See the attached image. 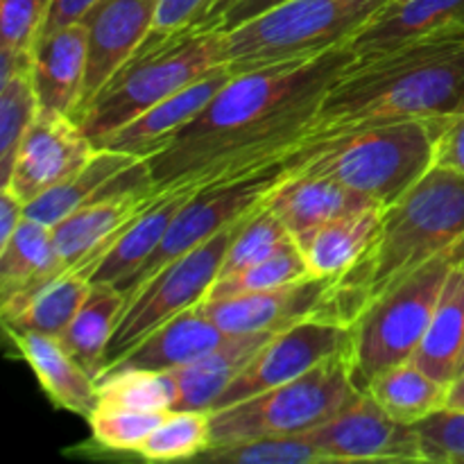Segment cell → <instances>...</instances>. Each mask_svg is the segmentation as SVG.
Masks as SVG:
<instances>
[{
  "label": "cell",
  "mask_w": 464,
  "mask_h": 464,
  "mask_svg": "<svg viewBox=\"0 0 464 464\" xmlns=\"http://www.w3.org/2000/svg\"><path fill=\"white\" fill-rule=\"evenodd\" d=\"M460 261H464V245L433 258L385 290L349 326L347 358L358 392H365L370 381L388 367L412 361L449 272Z\"/></svg>",
  "instance_id": "obj_7"
},
{
  "label": "cell",
  "mask_w": 464,
  "mask_h": 464,
  "mask_svg": "<svg viewBox=\"0 0 464 464\" xmlns=\"http://www.w3.org/2000/svg\"><path fill=\"white\" fill-rule=\"evenodd\" d=\"M415 426L424 462L464 464V408H440Z\"/></svg>",
  "instance_id": "obj_39"
},
{
  "label": "cell",
  "mask_w": 464,
  "mask_h": 464,
  "mask_svg": "<svg viewBox=\"0 0 464 464\" xmlns=\"http://www.w3.org/2000/svg\"><path fill=\"white\" fill-rule=\"evenodd\" d=\"M447 406L449 408H464V372L462 374H458L456 381L449 385Z\"/></svg>",
  "instance_id": "obj_47"
},
{
  "label": "cell",
  "mask_w": 464,
  "mask_h": 464,
  "mask_svg": "<svg viewBox=\"0 0 464 464\" xmlns=\"http://www.w3.org/2000/svg\"><path fill=\"white\" fill-rule=\"evenodd\" d=\"M464 113V32L356 54L322 100L308 143L374 125Z\"/></svg>",
  "instance_id": "obj_2"
},
{
  "label": "cell",
  "mask_w": 464,
  "mask_h": 464,
  "mask_svg": "<svg viewBox=\"0 0 464 464\" xmlns=\"http://www.w3.org/2000/svg\"><path fill=\"white\" fill-rule=\"evenodd\" d=\"M353 59L352 48H338L234 75L166 150L148 159L154 186H207L285 161L304 145L322 100Z\"/></svg>",
  "instance_id": "obj_1"
},
{
  "label": "cell",
  "mask_w": 464,
  "mask_h": 464,
  "mask_svg": "<svg viewBox=\"0 0 464 464\" xmlns=\"http://www.w3.org/2000/svg\"><path fill=\"white\" fill-rule=\"evenodd\" d=\"M143 181H154L148 161L118 150L98 148L75 177L27 202L25 216L41 225L54 227L72 211L104 198L111 190Z\"/></svg>",
  "instance_id": "obj_18"
},
{
  "label": "cell",
  "mask_w": 464,
  "mask_h": 464,
  "mask_svg": "<svg viewBox=\"0 0 464 464\" xmlns=\"http://www.w3.org/2000/svg\"><path fill=\"white\" fill-rule=\"evenodd\" d=\"M234 77V72L222 63V66L213 68L211 72H207L199 80L190 82L188 86H184L181 91L172 93L170 98L161 100L159 104H154L152 109H148L145 113H140L139 118H134L131 122H127L125 127H121L118 131H113L107 140H104L100 148L118 150V152H127L131 157H139L143 161L157 157L161 150H166L172 143L177 134L211 102L218 95V91L227 84V82Z\"/></svg>",
  "instance_id": "obj_17"
},
{
  "label": "cell",
  "mask_w": 464,
  "mask_h": 464,
  "mask_svg": "<svg viewBox=\"0 0 464 464\" xmlns=\"http://www.w3.org/2000/svg\"><path fill=\"white\" fill-rule=\"evenodd\" d=\"M163 190L154 181L130 184L77 208L53 227V238L63 266L89 279L113 240L157 202ZM91 281V279H89Z\"/></svg>",
  "instance_id": "obj_14"
},
{
  "label": "cell",
  "mask_w": 464,
  "mask_h": 464,
  "mask_svg": "<svg viewBox=\"0 0 464 464\" xmlns=\"http://www.w3.org/2000/svg\"><path fill=\"white\" fill-rule=\"evenodd\" d=\"M95 3H98V0H54L53 9H50L48 23H45L41 34H48V32L59 30V27L82 21Z\"/></svg>",
  "instance_id": "obj_43"
},
{
  "label": "cell",
  "mask_w": 464,
  "mask_h": 464,
  "mask_svg": "<svg viewBox=\"0 0 464 464\" xmlns=\"http://www.w3.org/2000/svg\"><path fill=\"white\" fill-rule=\"evenodd\" d=\"M390 3L392 0H285L222 32V63L238 75L349 48Z\"/></svg>",
  "instance_id": "obj_6"
},
{
  "label": "cell",
  "mask_w": 464,
  "mask_h": 464,
  "mask_svg": "<svg viewBox=\"0 0 464 464\" xmlns=\"http://www.w3.org/2000/svg\"><path fill=\"white\" fill-rule=\"evenodd\" d=\"M238 225L240 220L199 247L163 266L134 293L127 295L125 308L104 353V372L121 362L159 326L207 299L208 290L220 276L222 261Z\"/></svg>",
  "instance_id": "obj_9"
},
{
  "label": "cell",
  "mask_w": 464,
  "mask_h": 464,
  "mask_svg": "<svg viewBox=\"0 0 464 464\" xmlns=\"http://www.w3.org/2000/svg\"><path fill=\"white\" fill-rule=\"evenodd\" d=\"M383 207L367 208L353 216L335 218L306 234L297 236V245L306 258L311 275L317 279H338L352 270L379 231Z\"/></svg>",
  "instance_id": "obj_27"
},
{
  "label": "cell",
  "mask_w": 464,
  "mask_h": 464,
  "mask_svg": "<svg viewBox=\"0 0 464 464\" xmlns=\"http://www.w3.org/2000/svg\"><path fill=\"white\" fill-rule=\"evenodd\" d=\"M23 361L34 372L50 401L62 411L89 420L98 408V381L53 335L5 329Z\"/></svg>",
  "instance_id": "obj_21"
},
{
  "label": "cell",
  "mask_w": 464,
  "mask_h": 464,
  "mask_svg": "<svg viewBox=\"0 0 464 464\" xmlns=\"http://www.w3.org/2000/svg\"><path fill=\"white\" fill-rule=\"evenodd\" d=\"M25 218V202L9 188H0V247L12 238Z\"/></svg>",
  "instance_id": "obj_44"
},
{
  "label": "cell",
  "mask_w": 464,
  "mask_h": 464,
  "mask_svg": "<svg viewBox=\"0 0 464 464\" xmlns=\"http://www.w3.org/2000/svg\"><path fill=\"white\" fill-rule=\"evenodd\" d=\"M54 0H0V50L32 54Z\"/></svg>",
  "instance_id": "obj_40"
},
{
  "label": "cell",
  "mask_w": 464,
  "mask_h": 464,
  "mask_svg": "<svg viewBox=\"0 0 464 464\" xmlns=\"http://www.w3.org/2000/svg\"><path fill=\"white\" fill-rule=\"evenodd\" d=\"M464 349V261L449 272L433 317L417 347L412 362L444 385H451L460 370Z\"/></svg>",
  "instance_id": "obj_28"
},
{
  "label": "cell",
  "mask_w": 464,
  "mask_h": 464,
  "mask_svg": "<svg viewBox=\"0 0 464 464\" xmlns=\"http://www.w3.org/2000/svg\"><path fill=\"white\" fill-rule=\"evenodd\" d=\"M157 7L159 0H98L82 18L89 45L77 121L113 72L145 44L154 30Z\"/></svg>",
  "instance_id": "obj_15"
},
{
  "label": "cell",
  "mask_w": 464,
  "mask_h": 464,
  "mask_svg": "<svg viewBox=\"0 0 464 464\" xmlns=\"http://www.w3.org/2000/svg\"><path fill=\"white\" fill-rule=\"evenodd\" d=\"M222 66V32L208 27L150 32L80 116L95 148L161 100Z\"/></svg>",
  "instance_id": "obj_5"
},
{
  "label": "cell",
  "mask_w": 464,
  "mask_h": 464,
  "mask_svg": "<svg viewBox=\"0 0 464 464\" xmlns=\"http://www.w3.org/2000/svg\"><path fill=\"white\" fill-rule=\"evenodd\" d=\"M39 109L32 71L18 72L0 86V188L9 181L18 145Z\"/></svg>",
  "instance_id": "obj_37"
},
{
  "label": "cell",
  "mask_w": 464,
  "mask_h": 464,
  "mask_svg": "<svg viewBox=\"0 0 464 464\" xmlns=\"http://www.w3.org/2000/svg\"><path fill=\"white\" fill-rule=\"evenodd\" d=\"M198 186H177L166 188L157 198V202L145 208L107 249L91 272V284H111L121 288L150 256L166 236L172 218L179 211L181 204L195 193Z\"/></svg>",
  "instance_id": "obj_26"
},
{
  "label": "cell",
  "mask_w": 464,
  "mask_h": 464,
  "mask_svg": "<svg viewBox=\"0 0 464 464\" xmlns=\"http://www.w3.org/2000/svg\"><path fill=\"white\" fill-rule=\"evenodd\" d=\"M365 392L392 420L401 424H417L430 412L447 406L449 385L426 374L417 362L406 361L376 374Z\"/></svg>",
  "instance_id": "obj_31"
},
{
  "label": "cell",
  "mask_w": 464,
  "mask_h": 464,
  "mask_svg": "<svg viewBox=\"0 0 464 464\" xmlns=\"http://www.w3.org/2000/svg\"><path fill=\"white\" fill-rule=\"evenodd\" d=\"M95 150L77 118L39 109L18 145L12 175L3 188L16 193L25 204L32 202L75 177L91 161Z\"/></svg>",
  "instance_id": "obj_13"
},
{
  "label": "cell",
  "mask_w": 464,
  "mask_h": 464,
  "mask_svg": "<svg viewBox=\"0 0 464 464\" xmlns=\"http://www.w3.org/2000/svg\"><path fill=\"white\" fill-rule=\"evenodd\" d=\"M225 338V331L213 324L204 311V302H199L152 331L113 367H136L150 372L179 370L216 349Z\"/></svg>",
  "instance_id": "obj_23"
},
{
  "label": "cell",
  "mask_w": 464,
  "mask_h": 464,
  "mask_svg": "<svg viewBox=\"0 0 464 464\" xmlns=\"http://www.w3.org/2000/svg\"><path fill=\"white\" fill-rule=\"evenodd\" d=\"M435 166L429 121L388 122L302 145L284 161L288 177L340 181L381 207H392Z\"/></svg>",
  "instance_id": "obj_4"
},
{
  "label": "cell",
  "mask_w": 464,
  "mask_h": 464,
  "mask_svg": "<svg viewBox=\"0 0 464 464\" xmlns=\"http://www.w3.org/2000/svg\"><path fill=\"white\" fill-rule=\"evenodd\" d=\"M464 245V175L433 166L399 202L352 270L326 284L315 320L352 326L376 297L433 258Z\"/></svg>",
  "instance_id": "obj_3"
},
{
  "label": "cell",
  "mask_w": 464,
  "mask_h": 464,
  "mask_svg": "<svg viewBox=\"0 0 464 464\" xmlns=\"http://www.w3.org/2000/svg\"><path fill=\"white\" fill-rule=\"evenodd\" d=\"M464 372V349H462V361H460V370H458V374H462Z\"/></svg>",
  "instance_id": "obj_48"
},
{
  "label": "cell",
  "mask_w": 464,
  "mask_h": 464,
  "mask_svg": "<svg viewBox=\"0 0 464 464\" xmlns=\"http://www.w3.org/2000/svg\"><path fill=\"white\" fill-rule=\"evenodd\" d=\"M263 204L275 211V216L284 222V227L295 238L335 218L381 207L372 198L340 181L315 175H285L266 195Z\"/></svg>",
  "instance_id": "obj_19"
},
{
  "label": "cell",
  "mask_w": 464,
  "mask_h": 464,
  "mask_svg": "<svg viewBox=\"0 0 464 464\" xmlns=\"http://www.w3.org/2000/svg\"><path fill=\"white\" fill-rule=\"evenodd\" d=\"M175 381L168 372L111 367L98 379V408L168 412L175 406Z\"/></svg>",
  "instance_id": "obj_32"
},
{
  "label": "cell",
  "mask_w": 464,
  "mask_h": 464,
  "mask_svg": "<svg viewBox=\"0 0 464 464\" xmlns=\"http://www.w3.org/2000/svg\"><path fill=\"white\" fill-rule=\"evenodd\" d=\"M198 460L225 464H320V449L308 433L263 435V438L211 447Z\"/></svg>",
  "instance_id": "obj_33"
},
{
  "label": "cell",
  "mask_w": 464,
  "mask_h": 464,
  "mask_svg": "<svg viewBox=\"0 0 464 464\" xmlns=\"http://www.w3.org/2000/svg\"><path fill=\"white\" fill-rule=\"evenodd\" d=\"M356 394L347 349H343L290 383L208 412L211 447L263 435L306 433L338 415Z\"/></svg>",
  "instance_id": "obj_8"
},
{
  "label": "cell",
  "mask_w": 464,
  "mask_h": 464,
  "mask_svg": "<svg viewBox=\"0 0 464 464\" xmlns=\"http://www.w3.org/2000/svg\"><path fill=\"white\" fill-rule=\"evenodd\" d=\"M349 343V326L324 320H302L272 335L261 352L252 358L238 379L220 394L211 411L234 406L249 397L279 388L299 379L326 358L335 356Z\"/></svg>",
  "instance_id": "obj_11"
},
{
  "label": "cell",
  "mask_w": 464,
  "mask_h": 464,
  "mask_svg": "<svg viewBox=\"0 0 464 464\" xmlns=\"http://www.w3.org/2000/svg\"><path fill=\"white\" fill-rule=\"evenodd\" d=\"M281 3H285V0H243V3L236 5L234 9H229V12H227L225 16L218 21L216 30H220V32L234 30V27L252 21L254 16H258V14L267 12V9L276 7V5H281Z\"/></svg>",
  "instance_id": "obj_45"
},
{
  "label": "cell",
  "mask_w": 464,
  "mask_h": 464,
  "mask_svg": "<svg viewBox=\"0 0 464 464\" xmlns=\"http://www.w3.org/2000/svg\"><path fill=\"white\" fill-rule=\"evenodd\" d=\"M429 122L435 143V166L464 175V113Z\"/></svg>",
  "instance_id": "obj_41"
},
{
  "label": "cell",
  "mask_w": 464,
  "mask_h": 464,
  "mask_svg": "<svg viewBox=\"0 0 464 464\" xmlns=\"http://www.w3.org/2000/svg\"><path fill=\"white\" fill-rule=\"evenodd\" d=\"M211 5L213 0H159L152 32L168 34L202 25Z\"/></svg>",
  "instance_id": "obj_42"
},
{
  "label": "cell",
  "mask_w": 464,
  "mask_h": 464,
  "mask_svg": "<svg viewBox=\"0 0 464 464\" xmlns=\"http://www.w3.org/2000/svg\"><path fill=\"white\" fill-rule=\"evenodd\" d=\"M68 270L57 252L53 227L23 218L0 247V302Z\"/></svg>",
  "instance_id": "obj_30"
},
{
  "label": "cell",
  "mask_w": 464,
  "mask_h": 464,
  "mask_svg": "<svg viewBox=\"0 0 464 464\" xmlns=\"http://www.w3.org/2000/svg\"><path fill=\"white\" fill-rule=\"evenodd\" d=\"M275 334L279 331L227 335L216 349L204 353L202 358L179 367V370L168 372L175 381L177 390L172 411L211 412L220 394L238 379L240 372L252 362V358Z\"/></svg>",
  "instance_id": "obj_22"
},
{
  "label": "cell",
  "mask_w": 464,
  "mask_h": 464,
  "mask_svg": "<svg viewBox=\"0 0 464 464\" xmlns=\"http://www.w3.org/2000/svg\"><path fill=\"white\" fill-rule=\"evenodd\" d=\"M311 267L299 249L297 240H290L284 249L272 254L266 261L249 266L236 275L222 276L208 290L207 299L234 297L245 293H263V290L284 288V285L299 284L304 279H311Z\"/></svg>",
  "instance_id": "obj_35"
},
{
  "label": "cell",
  "mask_w": 464,
  "mask_h": 464,
  "mask_svg": "<svg viewBox=\"0 0 464 464\" xmlns=\"http://www.w3.org/2000/svg\"><path fill=\"white\" fill-rule=\"evenodd\" d=\"M284 177V161H279L275 166L252 172V175L198 186L195 193L175 213L166 236L152 252V256L121 285L125 299L163 266L204 245L213 236L225 231L227 227L243 220Z\"/></svg>",
  "instance_id": "obj_10"
},
{
  "label": "cell",
  "mask_w": 464,
  "mask_h": 464,
  "mask_svg": "<svg viewBox=\"0 0 464 464\" xmlns=\"http://www.w3.org/2000/svg\"><path fill=\"white\" fill-rule=\"evenodd\" d=\"M290 240H295V236L285 229L284 222L275 216V211L261 202L252 213H247L240 220L234 238H231L229 249L225 254L218 279L236 275V272L245 270V267L266 261L272 254L284 249Z\"/></svg>",
  "instance_id": "obj_34"
},
{
  "label": "cell",
  "mask_w": 464,
  "mask_h": 464,
  "mask_svg": "<svg viewBox=\"0 0 464 464\" xmlns=\"http://www.w3.org/2000/svg\"><path fill=\"white\" fill-rule=\"evenodd\" d=\"M122 308H125V293L121 288L111 284H91L84 304L66 331L57 338L95 381L104 372V353L121 320Z\"/></svg>",
  "instance_id": "obj_29"
},
{
  "label": "cell",
  "mask_w": 464,
  "mask_h": 464,
  "mask_svg": "<svg viewBox=\"0 0 464 464\" xmlns=\"http://www.w3.org/2000/svg\"><path fill=\"white\" fill-rule=\"evenodd\" d=\"M211 447L208 412L170 411L148 435L139 456L154 462L190 460Z\"/></svg>",
  "instance_id": "obj_36"
},
{
  "label": "cell",
  "mask_w": 464,
  "mask_h": 464,
  "mask_svg": "<svg viewBox=\"0 0 464 464\" xmlns=\"http://www.w3.org/2000/svg\"><path fill=\"white\" fill-rule=\"evenodd\" d=\"M306 433L324 462H424L415 426L392 420L367 392Z\"/></svg>",
  "instance_id": "obj_12"
},
{
  "label": "cell",
  "mask_w": 464,
  "mask_h": 464,
  "mask_svg": "<svg viewBox=\"0 0 464 464\" xmlns=\"http://www.w3.org/2000/svg\"><path fill=\"white\" fill-rule=\"evenodd\" d=\"M89 290L91 281L82 272L68 267L53 279L41 281L0 302L3 326L59 338L84 304Z\"/></svg>",
  "instance_id": "obj_25"
},
{
  "label": "cell",
  "mask_w": 464,
  "mask_h": 464,
  "mask_svg": "<svg viewBox=\"0 0 464 464\" xmlns=\"http://www.w3.org/2000/svg\"><path fill=\"white\" fill-rule=\"evenodd\" d=\"M170 412V411H168ZM166 412H139L122 408H95L89 417L91 433L109 451H136L157 429Z\"/></svg>",
  "instance_id": "obj_38"
},
{
  "label": "cell",
  "mask_w": 464,
  "mask_h": 464,
  "mask_svg": "<svg viewBox=\"0 0 464 464\" xmlns=\"http://www.w3.org/2000/svg\"><path fill=\"white\" fill-rule=\"evenodd\" d=\"M238 3H243V0H213L207 18H204L202 25H198V27H208V30H216L218 21H220V18L229 12V9H234Z\"/></svg>",
  "instance_id": "obj_46"
},
{
  "label": "cell",
  "mask_w": 464,
  "mask_h": 464,
  "mask_svg": "<svg viewBox=\"0 0 464 464\" xmlns=\"http://www.w3.org/2000/svg\"><path fill=\"white\" fill-rule=\"evenodd\" d=\"M464 32V0H392L349 48L376 53L433 34Z\"/></svg>",
  "instance_id": "obj_24"
},
{
  "label": "cell",
  "mask_w": 464,
  "mask_h": 464,
  "mask_svg": "<svg viewBox=\"0 0 464 464\" xmlns=\"http://www.w3.org/2000/svg\"><path fill=\"white\" fill-rule=\"evenodd\" d=\"M329 279H304L284 288L245 293L234 297L204 299V311L227 335L281 331L315 317Z\"/></svg>",
  "instance_id": "obj_16"
},
{
  "label": "cell",
  "mask_w": 464,
  "mask_h": 464,
  "mask_svg": "<svg viewBox=\"0 0 464 464\" xmlns=\"http://www.w3.org/2000/svg\"><path fill=\"white\" fill-rule=\"evenodd\" d=\"M86 25L82 21L41 34L32 53V84L41 109L77 118L86 75Z\"/></svg>",
  "instance_id": "obj_20"
}]
</instances>
